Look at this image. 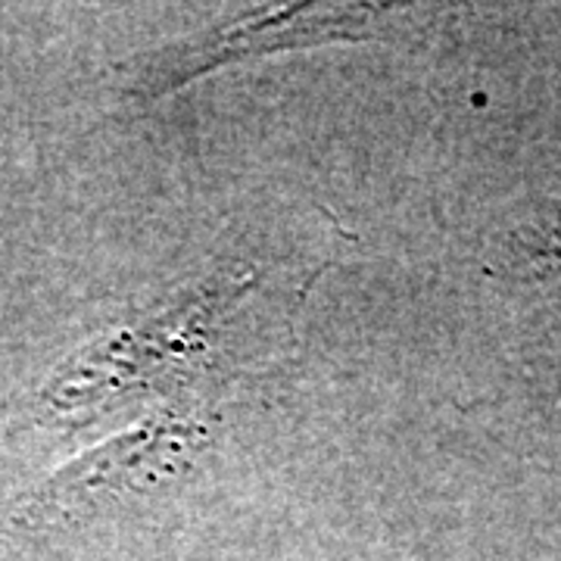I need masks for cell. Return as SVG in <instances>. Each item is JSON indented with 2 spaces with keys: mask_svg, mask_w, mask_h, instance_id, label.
<instances>
[{
  "mask_svg": "<svg viewBox=\"0 0 561 561\" xmlns=\"http://www.w3.org/2000/svg\"><path fill=\"white\" fill-rule=\"evenodd\" d=\"M375 13L378 7L294 3L284 10H272L265 16H250L213 35L169 44L165 50L150 57V66L138 79V88L147 101H153L234 60H250V57L294 50V47H312V44H328V41H359L368 32V22Z\"/></svg>",
  "mask_w": 561,
  "mask_h": 561,
  "instance_id": "obj_1",
  "label": "cell"
},
{
  "mask_svg": "<svg viewBox=\"0 0 561 561\" xmlns=\"http://www.w3.org/2000/svg\"><path fill=\"white\" fill-rule=\"evenodd\" d=\"M206 434L181 421H153L103 443L57 471L32 502L35 518H72L94 502L131 490H153L181 474L203 449Z\"/></svg>",
  "mask_w": 561,
  "mask_h": 561,
  "instance_id": "obj_2",
  "label": "cell"
}]
</instances>
